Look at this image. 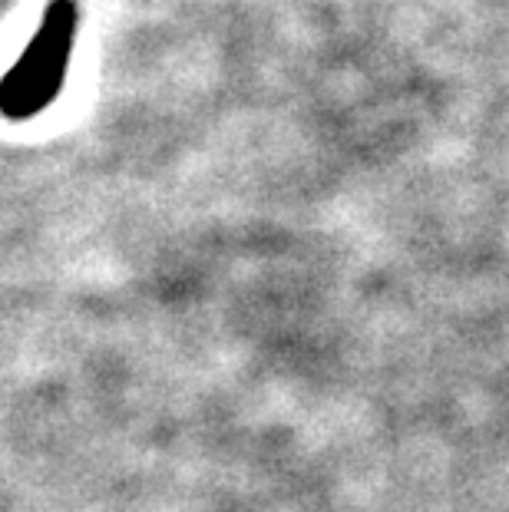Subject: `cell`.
<instances>
[{"mask_svg": "<svg viewBox=\"0 0 509 512\" xmlns=\"http://www.w3.org/2000/svg\"><path fill=\"white\" fill-rule=\"evenodd\" d=\"M77 27V0H50L34 40L27 43V50L0 80V116H7L10 123H24V119L40 116L57 100L63 80H67Z\"/></svg>", "mask_w": 509, "mask_h": 512, "instance_id": "6da1fadb", "label": "cell"}]
</instances>
